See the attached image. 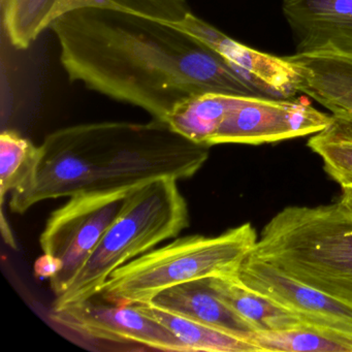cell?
<instances>
[{
	"mask_svg": "<svg viewBox=\"0 0 352 352\" xmlns=\"http://www.w3.org/2000/svg\"><path fill=\"white\" fill-rule=\"evenodd\" d=\"M175 26L215 51L234 73L267 98L286 100L298 94V74L288 56H275L241 44L193 12Z\"/></svg>",
	"mask_w": 352,
	"mask_h": 352,
	"instance_id": "30bf717a",
	"label": "cell"
},
{
	"mask_svg": "<svg viewBox=\"0 0 352 352\" xmlns=\"http://www.w3.org/2000/svg\"><path fill=\"white\" fill-rule=\"evenodd\" d=\"M236 96L204 94L188 98L176 107L166 122L186 139L210 147Z\"/></svg>",
	"mask_w": 352,
	"mask_h": 352,
	"instance_id": "e0dca14e",
	"label": "cell"
},
{
	"mask_svg": "<svg viewBox=\"0 0 352 352\" xmlns=\"http://www.w3.org/2000/svg\"><path fill=\"white\" fill-rule=\"evenodd\" d=\"M189 210L177 180L162 178L133 189L112 226L52 308L100 294L115 270L145 254L188 228Z\"/></svg>",
	"mask_w": 352,
	"mask_h": 352,
	"instance_id": "277c9868",
	"label": "cell"
},
{
	"mask_svg": "<svg viewBox=\"0 0 352 352\" xmlns=\"http://www.w3.org/2000/svg\"><path fill=\"white\" fill-rule=\"evenodd\" d=\"M308 146L322 160L325 172L341 187L352 186V125L335 119L315 133Z\"/></svg>",
	"mask_w": 352,
	"mask_h": 352,
	"instance_id": "d6986e66",
	"label": "cell"
},
{
	"mask_svg": "<svg viewBox=\"0 0 352 352\" xmlns=\"http://www.w3.org/2000/svg\"><path fill=\"white\" fill-rule=\"evenodd\" d=\"M133 189L77 193L52 212L40 245L44 253L63 263L60 271L49 279L55 298L65 292L85 265Z\"/></svg>",
	"mask_w": 352,
	"mask_h": 352,
	"instance_id": "8992f818",
	"label": "cell"
},
{
	"mask_svg": "<svg viewBox=\"0 0 352 352\" xmlns=\"http://www.w3.org/2000/svg\"><path fill=\"white\" fill-rule=\"evenodd\" d=\"M298 54L335 50L352 55V0H282Z\"/></svg>",
	"mask_w": 352,
	"mask_h": 352,
	"instance_id": "8fae6325",
	"label": "cell"
},
{
	"mask_svg": "<svg viewBox=\"0 0 352 352\" xmlns=\"http://www.w3.org/2000/svg\"><path fill=\"white\" fill-rule=\"evenodd\" d=\"M72 82L166 121L181 102L204 94L267 96L185 30L122 10L85 7L50 26Z\"/></svg>",
	"mask_w": 352,
	"mask_h": 352,
	"instance_id": "6da1fadb",
	"label": "cell"
},
{
	"mask_svg": "<svg viewBox=\"0 0 352 352\" xmlns=\"http://www.w3.org/2000/svg\"><path fill=\"white\" fill-rule=\"evenodd\" d=\"M85 7L122 10L174 25L192 13L187 0H73L69 11Z\"/></svg>",
	"mask_w": 352,
	"mask_h": 352,
	"instance_id": "44dd1931",
	"label": "cell"
},
{
	"mask_svg": "<svg viewBox=\"0 0 352 352\" xmlns=\"http://www.w3.org/2000/svg\"><path fill=\"white\" fill-rule=\"evenodd\" d=\"M149 302L242 338L248 331H254L216 294L210 283V278L193 280L168 288Z\"/></svg>",
	"mask_w": 352,
	"mask_h": 352,
	"instance_id": "4fadbf2b",
	"label": "cell"
},
{
	"mask_svg": "<svg viewBox=\"0 0 352 352\" xmlns=\"http://www.w3.org/2000/svg\"><path fill=\"white\" fill-rule=\"evenodd\" d=\"M135 306L174 333L187 352H261L254 344L240 336L204 324L151 302Z\"/></svg>",
	"mask_w": 352,
	"mask_h": 352,
	"instance_id": "9a60e30c",
	"label": "cell"
},
{
	"mask_svg": "<svg viewBox=\"0 0 352 352\" xmlns=\"http://www.w3.org/2000/svg\"><path fill=\"white\" fill-rule=\"evenodd\" d=\"M333 120V115L300 100L236 96L210 147L220 144L261 145L313 135Z\"/></svg>",
	"mask_w": 352,
	"mask_h": 352,
	"instance_id": "ba28073f",
	"label": "cell"
},
{
	"mask_svg": "<svg viewBox=\"0 0 352 352\" xmlns=\"http://www.w3.org/2000/svg\"><path fill=\"white\" fill-rule=\"evenodd\" d=\"M342 188L341 199L338 203L352 216V186H344Z\"/></svg>",
	"mask_w": 352,
	"mask_h": 352,
	"instance_id": "603a6c76",
	"label": "cell"
},
{
	"mask_svg": "<svg viewBox=\"0 0 352 352\" xmlns=\"http://www.w3.org/2000/svg\"><path fill=\"white\" fill-rule=\"evenodd\" d=\"M250 255L352 304V216L339 203L285 208L265 224Z\"/></svg>",
	"mask_w": 352,
	"mask_h": 352,
	"instance_id": "3957f363",
	"label": "cell"
},
{
	"mask_svg": "<svg viewBox=\"0 0 352 352\" xmlns=\"http://www.w3.org/2000/svg\"><path fill=\"white\" fill-rule=\"evenodd\" d=\"M49 317L55 327L79 341L187 352L174 333L135 305L107 302L98 294L63 308H52Z\"/></svg>",
	"mask_w": 352,
	"mask_h": 352,
	"instance_id": "52a82bcc",
	"label": "cell"
},
{
	"mask_svg": "<svg viewBox=\"0 0 352 352\" xmlns=\"http://www.w3.org/2000/svg\"><path fill=\"white\" fill-rule=\"evenodd\" d=\"M61 267L63 263L58 258L44 253L34 263V273L36 277L51 279L60 271Z\"/></svg>",
	"mask_w": 352,
	"mask_h": 352,
	"instance_id": "7402d4cb",
	"label": "cell"
},
{
	"mask_svg": "<svg viewBox=\"0 0 352 352\" xmlns=\"http://www.w3.org/2000/svg\"><path fill=\"white\" fill-rule=\"evenodd\" d=\"M38 147L15 131L0 135V197L13 192L25 178L38 155Z\"/></svg>",
	"mask_w": 352,
	"mask_h": 352,
	"instance_id": "ffe728a7",
	"label": "cell"
},
{
	"mask_svg": "<svg viewBox=\"0 0 352 352\" xmlns=\"http://www.w3.org/2000/svg\"><path fill=\"white\" fill-rule=\"evenodd\" d=\"M257 240L256 230L249 222L219 236L176 239L115 270L98 296L118 304H146L179 284L234 275Z\"/></svg>",
	"mask_w": 352,
	"mask_h": 352,
	"instance_id": "5b68a950",
	"label": "cell"
},
{
	"mask_svg": "<svg viewBox=\"0 0 352 352\" xmlns=\"http://www.w3.org/2000/svg\"><path fill=\"white\" fill-rule=\"evenodd\" d=\"M209 148L157 119L58 129L38 146L30 172L12 192L10 209L24 214L47 199L135 188L162 178H191L207 162Z\"/></svg>",
	"mask_w": 352,
	"mask_h": 352,
	"instance_id": "7a4b0ae2",
	"label": "cell"
},
{
	"mask_svg": "<svg viewBox=\"0 0 352 352\" xmlns=\"http://www.w3.org/2000/svg\"><path fill=\"white\" fill-rule=\"evenodd\" d=\"M244 285L298 315L309 327L352 341V304L249 255L236 273Z\"/></svg>",
	"mask_w": 352,
	"mask_h": 352,
	"instance_id": "9c48e42d",
	"label": "cell"
},
{
	"mask_svg": "<svg viewBox=\"0 0 352 352\" xmlns=\"http://www.w3.org/2000/svg\"><path fill=\"white\" fill-rule=\"evenodd\" d=\"M72 0H1L3 28L11 44L28 49L51 24L67 13Z\"/></svg>",
	"mask_w": 352,
	"mask_h": 352,
	"instance_id": "2e32d148",
	"label": "cell"
},
{
	"mask_svg": "<svg viewBox=\"0 0 352 352\" xmlns=\"http://www.w3.org/2000/svg\"><path fill=\"white\" fill-rule=\"evenodd\" d=\"M288 58L298 74V92L352 125V55L321 50Z\"/></svg>",
	"mask_w": 352,
	"mask_h": 352,
	"instance_id": "7c38bea8",
	"label": "cell"
},
{
	"mask_svg": "<svg viewBox=\"0 0 352 352\" xmlns=\"http://www.w3.org/2000/svg\"><path fill=\"white\" fill-rule=\"evenodd\" d=\"M210 283L216 294L254 331L311 327L292 311L247 287L236 274L210 278Z\"/></svg>",
	"mask_w": 352,
	"mask_h": 352,
	"instance_id": "5bb4252c",
	"label": "cell"
},
{
	"mask_svg": "<svg viewBox=\"0 0 352 352\" xmlns=\"http://www.w3.org/2000/svg\"><path fill=\"white\" fill-rule=\"evenodd\" d=\"M245 339L261 352H352V341L312 327L251 331Z\"/></svg>",
	"mask_w": 352,
	"mask_h": 352,
	"instance_id": "ac0fdd59",
	"label": "cell"
}]
</instances>
